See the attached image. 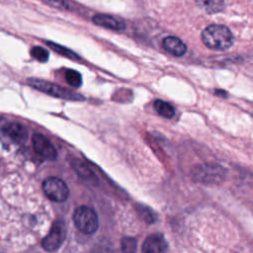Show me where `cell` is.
Instances as JSON below:
<instances>
[{
    "label": "cell",
    "mask_w": 253,
    "mask_h": 253,
    "mask_svg": "<svg viewBox=\"0 0 253 253\" xmlns=\"http://www.w3.org/2000/svg\"><path fill=\"white\" fill-rule=\"evenodd\" d=\"M154 109L161 117L165 119H171L175 115V110L173 106L163 100H156L154 102Z\"/></svg>",
    "instance_id": "cell-12"
},
{
    "label": "cell",
    "mask_w": 253,
    "mask_h": 253,
    "mask_svg": "<svg viewBox=\"0 0 253 253\" xmlns=\"http://www.w3.org/2000/svg\"><path fill=\"white\" fill-rule=\"evenodd\" d=\"M28 84L41 92L46 93L48 95H51V96H54V97H57L60 99H66V100H72V101L84 100V97H82L80 94H77L68 89H64L54 83L44 81L42 79L29 78Z\"/></svg>",
    "instance_id": "cell-3"
},
{
    "label": "cell",
    "mask_w": 253,
    "mask_h": 253,
    "mask_svg": "<svg viewBox=\"0 0 253 253\" xmlns=\"http://www.w3.org/2000/svg\"><path fill=\"white\" fill-rule=\"evenodd\" d=\"M66 231V225L62 219H57L54 221L49 229V232L42 241V248L49 252L57 250L65 240Z\"/></svg>",
    "instance_id": "cell-4"
},
{
    "label": "cell",
    "mask_w": 253,
    "mask_h": 253,
    "mask_svg": "<svg viewBox=\"0 0 253 253\" xmlns=\"http://www.w3.org/2000/svg\"><path fill=\"white\" fill-rule=\"evenodd\" d=\"M137 211L143 220H145L147 223H153L156 220V214L147 207L139 206L137 208Z\"/></svg>",
    "instance_id": "cell-17"
},
{
    "label": "cell",
    "mask_w": 253,
    "mask_h": 253,
    "mask_svg": "<svg viewBox=\"0 0 253 253\" xmlns=\"http://www.w3.org/2000/svg\"><path fill=\"white\" fill-rule=\"evenodd\" d=\"M202 41L211 49L225 50L232 45L233 36L226 26L213 24L203 31Z\"/></svg>",
    "instance_id": "cell-1"
},
{
    "label": "cell",
    "mask_w": 253,
    "mask_h": 253,
    "mask_svg": "<svg viewBox=\"0 0 253 253\" xmlns=\"http://www.w3.org/2000/svg\"><path fill=\"white\" fill-rule=\"evenodd\" d=\"M92 20L94 24L107 29H111L115 31H121L126 29V23L124 21L110 15L98 14V15H95Z\"/></svg>",
    "instance_id": "cell-10"
},
{
    "label": "cell",
    "mask_w": 253,
    "mask_h": 253,
    "mask_svg": "<svg viewBox=\"0 0 253 253\" xmlns=\"http://www.w3.org/2000/svg\"><path fill=\"white\" fill-rule=\"evenodd\" d=\"M65 79L67 83L72 87H80L82 84V76L79 72L73 69H67L65 72Z\"/></svg>",
    "instance_id": "cell-14"
},
{
    "label": "cell",
    "mask_w": 253,
    "mask_h": 253,
    "mask_svg": "<svg viewBox=\"0 0 253 253\" xmlns=\"http://www.w3.org/2000/svg\"><path fill=\"white\" fill-rule=\"evenodd\" d=\"M197 3L209 13H217L224 7V0H197Z\"/></svg>",
    "instance_id": "cell-13"
},
{
    "label": "cell",
    "mask_w": 253,
    "mask_h": 253,
    "mask_svg": "<svg viewBox=\"0 0 253 253\" xmlns=\"http://www.w3.org/2000/svg\"><path fill=\"white\" fill-rule=\"evenodd\" d=\"M47 5L62 10H70L71 4L67 0H43Z\"/></svg>",
    "instance_id": "cell-18"
},
{
    "label": "cell",
    "mask_w": 253,
    "mask_h": 253,
    "mask_svg": "<svg viewBox=\"0 0 253 253\" xmlns=\"http://www.w3.org/2000/svg\"><path fill=\"white\" fill-rule=\"evenodd\" d=\"M167 248L168 244L164 236L160 233H153L144 240L141 250L145 253H160L165 252Z\"/></svg>",
    "instance_id": "cell-9"
},
{
    "label": "cell",
    "mask_w": 253,
    "mask_h": 253,
    "mask_svg": "<svg viewBox=\"0 0 253 253\" xmlns=\"http://www.w3.org/2000/svg\"><path fill=\"white\" fill-rule=\"evenodd\" d=\"M46 43H47L53 50H55L56 52H58V53L64 55V56H66V57H69V58H72V59H79V56H78L76 53H74L72 50L67 49V48L64 47V46H61V45H59V44H57V43L50 42H46Z\"/></svg>",
    "instance_id": "cell-15"
},
{
    "label": "cell",
    "mask_w": 253,
    "mask_h": 253,
    "mask_svg": "<svg viewBox=\"0 0 253 253\" xmlns=\"http://www.w3.org/2000/svg\"><path fill=\"white\" fill-rule=\"evenodd\" d=\"M122 249L124 251H135L136 240L133 238H124L122 241Z\"/></svg>",
    "instance_id": "cell-19"
},
{
    "label": "cell",
    "mask_w": 253,
    "mask_h": 253,
    "mask_svg": "<svg viewBox=\"0 0 253 253\" xmlns=\"http://www.w3.org/2000/svg\"><path fill=\"white\" fill-rule=\"evenodd\" d=\"M44 195L53 202L62 203L69 196V189L64 181L57 177H48L42 183Z\"/></svg>",
    "instance_id": "cell-5"
},
{
    "label": "cell",
    "mask_w": 253,
    "mask_h": 253,
    "mask_svg": "<svg viewBox=\"0 0 253 253\" xmlns=\"http://www.w3.org/2000/svg\"><path fill=\"white\" fill-rule=\"evenodd\" d=\"M0 131L2 135L15 143H22L25 142L28 137V130L27 128L18 123H9L4 125Z\"/></svg>",
    "instance_id": "cell-8"
},
{
    "label": "cell",
    "mask_w": 253,
    "mask_h": 253,
    "mask_svg": "<svg viewBox=\"0 0 253 253\" xmlns=\"http://www.w3.org/2000/svg\"><path fill=\"white\" fill-rule=\"evenodd\" d=\"M225 176V170L219 165L206 164L200 165L193 170V177L201 183H219Z\"/></svg>",
    "instance_id": "cell-6"
},
{
    "label": "cell",
    "mask_w": 253,
    "mask_h": 253,
    "mask_svg": "<svg viewBox=\"0 0 253 253\" xmlns=\"http://www.w3.org/2000/svg\"><path fill=\"white\" fill-rule=\"evenodd\" d=\"M162 44L164 49L174 56H182L187 51L186 44L179 38L173 36L166 37L163 40Z\"/></svg>",
    "instance_id": "cell-11"
},
{
    "label": "cell",
    "mask_w": 253,
    "mask_h": 253,
    "mask_svg": "<svg viewBox=\"0 0 253 253\" xmlns=\"http://www.w3.org/2000/svg\"><path fill=\"white\" fill-rule=\"evenodd\" d=\"M73 220L77 229L85 234L94 233L99 226V219L96 211L88 206L78 207L74 211Z\"/></svg>",
    "instance_id": "cell-2"
},
{
    "label": "cell",
    "mask_w": 253,
    "mask_h": 253,
    "mask_svg": "<svg viewBox=\"0 0 253 253\" xmlns=\"http://www.w3.org/2000/svg\"><path fill=\"white\" fill-rule=\"evenodd\" d=\"M31 54H32V56L34 58H36L37 60H39L41 62L47 61L48 56H49L48 51L45 48L42 47V46H34V47H32Z\"/></svg>",
    "instance_id": "cell-16"
},
{
    "label": "cell",
    "mask_w": 253,
    "mask_h": 253,
    "mask_svg": "<svg viewBox=\"0 0 253 253\" xmlns=\"http://www.w3.org/2000/svg\"><path fill=\"white\" fill-rule=\"evenodd\" d=\"M33 146L35 151L44 159L54 160L57 157V152L51 141L41 133L33 135Z\"/></svg>",
    "instance_id": "cell-7"
}]
</instances>
